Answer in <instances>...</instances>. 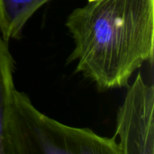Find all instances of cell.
Returning <instances> with one entry per match:
<instances>
[{"mask_svg":"<svg viewBox=\"0 0 154 154\" xmlns=\"http://www.w3.org/2000/svg\"><path fill=\"white\" fill-rule=\"evenodd\" d=\"M65 24L73 40L68 61L100 91L127 87L153 61L154 0H88Z\"/></svg>","mask_w":154,"mask_h":154,"instance_id":"6da1fadb","label":"cell"},{"mask_svg":"<svg viewBox=\"0 0 154 154\" xmlns=\"http://www.w3.org/2000/svg\"><path fill=\"white\" fill-rule=\"evenodd\" d=\"M8 140L11 154H122L114 137L56 121L17 89L9 114Z\"/></svg>","mask_w":154,"mask_h":154,"instance_id":"7a4b0ae2","label":"cell"},{"mask_svg":"<svg viewBox=\"0 0 154 154\" xmlns=\"http://www.w3.org/2000/svg\"><path fill=\"white\" fill-rule=\"evenodd\" d=\"M114 138L122 154H154V87L140 72L117 110Z\"/></svg>","mask_w":154,"mask_h":154,"instance_id":"3957f363","label":"cell"},{"mask_svg":"<svg viewBox=\"0 0 154 154\" xmlns=\"http://www.w3.org/2000/svg\"><path fill=\"white\" fill-rule=\"evenodd\" d=\"M14 60L9 42L0 34V154H11L8 140V119L15 91Z\"/></svg>","mask_w":154,"mask_h":154,"instance_id":"277c9868","label":"cell"},{"mask_svg":"<svg viewBox=\"0 0 154 154\" xmlns=\"http://www.w3.org/2000/svg\"><path fill=\"white\" fill-rule=\"evenodd\" d=\"M51 0H0V34L8 42L20 38L31 17Z\"/></svg>","mask_w":154,"mask_h":154,"instance_id":"5b68a950","label":"cell"}]
</instances>
